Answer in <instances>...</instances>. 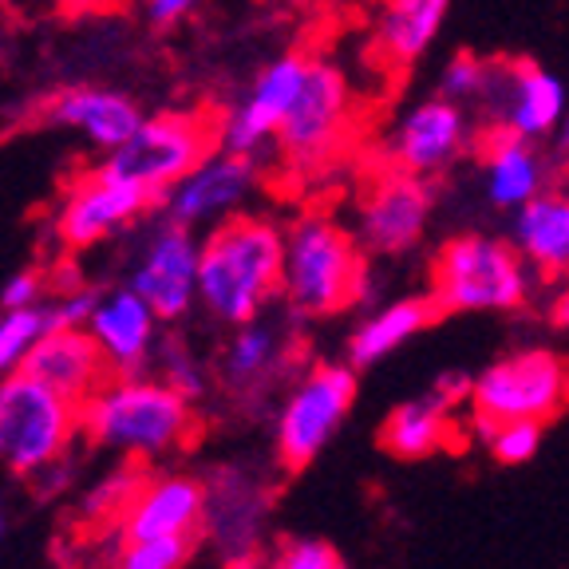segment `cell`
Here are the masks:
<instances>
[{
  "label": "cell",
  "mask_w": 569,
  "mask_h": 569,
  "mask_svg": "<svg viewBox=\"0 0 569 569\" xmlns=\"http://www.w3.org/2000/svg\"><path fill=\"white\" fill-rule=\"evenodd\" d=\"M284 226L269 213L241 210L202 233L198 305L218 325H249L281 297Z\"/></svg>",
  "instance_id": "cell-1"
},
{
  "label": "cell",
  "mask_w": 569,
  "mask_h": 569,
  "mask_svg": "<svg viewBox=\"0 0 569 569\" xmlns=\"http://www.w3.org/2000/svg\"><path fill=\"white\" fill-rule=\"evenodd\" d=\"M194 400L170 388L162 376H107L80 403V431L88 443L123 459L151 462L174 455L194 431Z\"/></svg>",
  "instance_id": "cell-2"
},
{
  "label": "cell",
  "mask_w": 569,
  "mask_h": 569,
  "mask_svg": "<svg viewBox=\"0 0 569 569\" xmlns=\"http://www.w3.org/2000/svg\"><path fill=\"white\" fill-rule=\"evenodd\" d=\"M368 253L329 210H305L284 226L281 301L293 317H337L368 293Z\"/></svg>",
  "instance_id": "cell-3"
},
{
  "label": "cell",
  "mask_w": 569,
  "mask_h": 569,
  "mask_svg": "<svg viewBox=\"0 0 569 569\" xmlns=\"http://www.w3.org/2000/svg\"><path fill=\"white\" fill-rule=\"evenodd\" d=\"M427 293L439 312H518L530 305L533 269L510 238L459 233L436 249Z\"/></svg>",
  "instance_id": "cell-4"
},
{
  "label": "cell",
  "mask_w": 569,
  "mask_h": 569,
  "mask_svg": "<svg viewBox=\"0 0 569 569\" xmlns=\"http://www.w3.org/2000/svg\"><path fill=\"white\" fill-rule=\"evenodd\" d=\"M80 431V400L32 372L0 376V471L40 475L68 455Z\"/></svg>",
  "instance_id": "cell-5"
},
{
  "label": "cell",
  "mask_w": 569,
  "mask_h": 569,
  "mask_svg": "<svg viewBox=\"0 0 569 569\" xmlns=\"http://www.w3.org/2000/svg\"><path fill=\"white\" fill-rule=\"evenodd\" d=\"M218 127L222 116H213L206 107L194 111H159V116H147L139 123V131L103 159V167L111 174L127 178L134 187L151 190L162 202L178 178L190 174L206 154H213L222 142H218Z\"/></svg>",
  "instance_id": "cell-6"
},
{
  "label": "cell",
  "mask_w": 569,
  "mask_h": 569,
  "mask_svg": "<svg viewBox=\"0 0 569 569\" xmlns=\"http://www.w3.org/2000/svg\"><path fill=\"white\" fill-rule=\"evenodd\" d=\"M356 119V91L348 71L329 56H312L309 80L284 116L277 154L297 170H320L337 159Z\"/></svg>",
  "instance_id": "cell-7"
},
{
  "label": "cell",
  "mask_w": 569,
  "mask_h": 569,
  "mask_svg": "<svg viewBox=\"0 0 569 569\" xmlns=\"http://www.w3.org/2000/svg\"><path fill=\"white\" fill-rule=\"evenodd\" d=\"M471 408L490 419L550 423L569 408V360L553 348H518L498 356L471 380Z\"/></svg>",
  "instance_id": "cell-8"
},
{
  "label": "cell",
  "mask_w": 569,
  "mask_h": 569,
  "mask_svg": "<svg viewBox=\"0 0 569 569\" xmlns=\"http://www.w3.org/2000/svg\"><path fill=\"white\" fill-rule=\"evenodd\" d=\"M566 103V83L550 68L526 60V56H495L475 111H479L487 131H510L522 139L546 142L569 116Z\"/></svg>",
  "instance_id": "cell-9"
},
{
  "label": "cell",
  "mask_w": 569,
  "mask_h": 569,
  "mask_svg": "<svg viewBox=\"0 0 569 569\" xmlns=\"http://www.w3.org/2000/svg\"><path fill=\"white\" fill-rule=\"evenodd\" d=\"M356 403V368L348 365H317L301 376L281 403L273 427V451L281 467L305 471L325 447L337 439L348 411Z\"/></svg>",
  "instance_id": "cell-10"
},
{
  "label": "cell",
  "mask_w": 569,
  "mask_h": 569,
  "mask_svg": "<svg viewBox=\"0 0 569 569\" xmlns=\"http://www.w3.org/2000/svg\"><path fill=\"white\" fill-rule=\"evenodd\" d=\"M479 147L475 134V119L467 116V107L451 103L443 96L416 99L403 107L400 116L391 119V127L380 134V154L388 167L408 170L419 178H439L462 162Z\"/></svg>",
  "instance_id": "cell-11"
},
{
  "label": "cell",
  "mask_w": 569,
  "mask_h": 569,
  "mask_svg": "<svg viewBox=\"0 0 569 569\" xmlns=\"http://www.w3.org/2000/svg\"><path fill=\"white\" fill-rule=\"evenodd\" d=\"M431 213H436L431 178L388 167L356 198L352 233L368 258H403L427 238Z\"/></svg>",
  "instance_id": "cell-12"
},
{
  "label": "cell",
  "mask_w": 569,
  "mask_h": 569,
  "mask_svg": "<svg viewBox=\"0 0 569 569\" xmlns=\"http://www.w3.org/2000/svg\"><path fill=\"white\" fill-rule=\"evenodd\" d=\"M198 258H202V238L162 213L142 233L139 253L127 269V284L151 301L162 325H174L198 305Z\"/></svg>",
  "instance_id": "cell-13"
},
{
  "label": "cell",
  "mask_w": 569,
  "mask_h": 569,
  "mask_svg": "<svg viewBox=\"0 0 569 569\" xmlns=\"http://www.w3.org/2000/svg\"><path fill=\"white\" fill-rule=\"evenodd\" d=\"M309 68L312 60L305 52H281L277 60H269L258 71V80L249 83L246 96L222 116V127H218L222 151L249 154L258 162L266 151H277V134L309 80Z\"/></svg>",
  "instance_id": "cell-14"
},
{
  "label": "cell",
  "mask_w": 569,
  "mask_h": 569,
  "mask_svg": "<svg viewBox=\"0 0 569 569\" xmlns=\"http://www.w3.org/2000/svg\"><path fill=\"white\" fill-rule=\"evenodd\" d=\"M261 187V162L249 154L218 151L206 154L190 174H182L174 187L162 194L159 210L190 230H210L233 213L246 210V202Z\"/></svg>",
  "instance_id": "cell-15"
},
{
  "label": "cell",
  "mask_w": 569,
  "mask_h": 569,
  "mask_svg": "<svg viewBox=\"0 0 569 569\" xmlns=\"http://www.w3.org/2000/svg\"><path fill=\"white\" fill-rule=\"evenodd\" d=\"M151 206H159V198L151 190H142L134 182H127V178L111 174L99 162L96 170L80 174L68 187L60 210H56V233H60L63 246L91 249L111 238V233L134 226L142 213H151Z\"/></svg>",
  "instance_id": "cell-16"
},
{
  "label": "cell",
  "mask_w": 569,
  "mask_h": 569,
  "mask_svg": "<svg viewBox=\"0 0 569 569\" xmlns=\"http://www.w3.org/2000/svg\"><path fill=\"white\" fill-rule=\"evenodd\" d=\"M159 312L142 293H134L131 284H116L99 293L96 309H91L88 332L96 337L99 352H103L111 376H134L147 372L151 356L159 352Z\"/></svg>",
  "instance_id": "cell-17"
},
{
  "label": "cell",
  "mask_w": 569,
  "mask_h": 569,
  "mask_svg": "<svg viewBox=\"0 0 569 569\" xmlns=\"http://www.w3.org/2000/svg\"><path fill=\"white\" fill-rule=\"evenodd\" d=\"M479 154L482 198L490 210L515 213L530 198H538L550 182L553 159L542 151V142L522 139L510 131H487L475 147Z\"/></svg>",
  "instance_id": "cell-18"
},
{
  "label": "cell",
  "mask_w": 569,
  "mask_h": 569,
  "mask_svg": "<svg viewBox=\"0 0 569 569\" xmlns=\"http://www.w3.org/2000/svg\"><path fill=\"white\" fill-rule=\"evenodd\" d=\"M455 0H380L372 20V56L388 71H408L443 36Z\"/></svg>",
  "instance_id": "cell-19"
},
{
  "label": "cell",
  "mask_w": 569,
  "mask_h": 569,
  "mask_svg": "<svg viewBox=\"0 0 569 569\" xmlns=\"http://www.w3.org/2000/svg\"><path fill=\"white\" fill-rule=\"evenodd\" d=\"M48 119L63 131H76L96 147V151L111 154L119 151L147 116L139 111L131 96L111 88H63L60 96H52L48 103Z\"/></svg>",
  "instance_id": "cell-20"
},
{
  "label": "cell",
  "mask_w": 569,
  "mask_h": 569,
  "mask_svg": "<svg viewBox=\"0 0 569 569\" xmlns=\"http://www.w3.org/2000/svg\"><path fill=\"white\" fill-rule=\"evenodd\" d=\"M206 522V487L190 475L142 482L123 515V538H194Z\"/></svg>",
  "instance_id": "cell-21"
},
{
  "label": "cell",
  "mask_w": 569,
  "mask_h": 569,
  "mask_svg": "<svg viewBox=\"0 0 569 569\" xmlns=\"http://www.w3.org/2000/svg\"><path fill=\"white\" fill-rule=\"evenodd\" d=\"M24 372L40 376L56 391L83 403L91 391L103 388L111 368H107L103 352H99L96 337L88 329H48L28 356Z\"/></svg>",
  "instance_id": "cell-22"
},
{
  "label": "cell",
  "mask_w": 569,
  "mask_h": 569,
  "mask_svg": "<svg viewBox=\"0 0 569 569\" xmlns=\"http://www.w3.org/2000/svg\"><path fill=\"white\" fill-rule=\"evenodd\" d=\"M436 317H439V309H436V301H431V293L400 297V301L383 305V309H372L352 332H348L345 360L356 372L383 365L391 352H400L408 340H416L419 332L431 329Z\"/></svg>",
  "instance_id": "cell-23"
},
{
  "label": "cell",
  "mask_w": 569,
  "mask_h": 569,
  "mask_svg": "<svg viewBox=\"0 0 569 569\" xmlns=\"http://www.w3.org/2000/svg\"><path fill=\"white\" fill-rule=\"evenodd\" d=\"M510 241L518 246L533 273H569V190L546 187L538 198L510 213Z\"/></svg>",
  "instance_id": "cell-24"
},
{
  "label": "cell",
  "mask_w": 569,
  "mask_h": 569,
  "mask_svg": "<svg viewBox=\"0 0 569 569\" xmlns=\"http://www.w3.org/2000/svg\"><path fill=\"white\" fill-rule=\"evenodd\" d=\"M451 408L455 403L436 388L427 396H411L388 411L380 427V443L396 459H427V455L443 451L447 436H451Z\"/></svg>",
  "instance_id": "cell-25"
},
{
  "label": "cell",
  "mask_w": 569,
  "mask_h": 569,
  "mask_svg": "<svg viewBox=\"0 0 569 569\" xmlns=\"http://www.w3.org/2000/svg\"><path fill=\"white\" fill-rule=\"evenodd\" d=\"M284 365V332L266 317L238 325L222 348V380L233 391H253L273 380Z\"/></svg>",
  "instance_id": "cell-26"
},
{
  "label": "cell",
  "mask_w": 569,
  "mask_h": 569,
  "mask_svg": "<svg viewBox=\"0 0 569 569\" xmlns=\"http://www.w3.org/2000/svg\"><path fill=\"white\" fill-rule=\"evenodd\" d=\"M218 487L206 490V522L210 530L233 542V550H249L258 538V526L266 518V502L258 498V482L249 479L238 467H226L222 475H213Z\"/></svg>",
  "instance_id": "cell-27"
},
{
  "label": "cell",
  "mask_w": 569,
  "mask_h": 569,
  "mask_svg": "<svg viewBox=\"0 0 569 569\" xmlns=\"http://www.w3.org/2000/svg\"><path fill=\"white\" fill-rule=\"evenodd\" d=\"M475 439L490 451V459L502 462V467H522L533 455L542 451L546 439V423L538 419H490L475 411L471 419Z\"/></svg>",
  "instance_id": "cell-28"
},
{
  "label": "cell",
  "mask_w": 569,
  "mask_h": 569,
  "mask_svg": "<svg viewBox=\"0 0 569 569\" xmlns=\"http://www.w3.org/2000/svg\"><path fill=\"white\" fill-rule=\"evenodd\" d=\"M52 329L48 305H28V309H0V376L20 372L28 365L32 348Z\"/></svg>",
  "instance_id": "cell-29"
},
{
  "label": "cell",
  "mask_w": 569,
  "mask_h": 569,
  "mask_svg": "<svg viewBox=\"0 0 569 569\" xmlns=\"http://www.w3.org/2000/svg\"><path fill=\"white\" fill-rule=\"evenodd\" d=\"M194 538H123L111 569H182Z\"/></svg>",
  "instance_id": "cell-30"
},
{
  "label": "cell",
  "mask_w": 569,
  "mask_h": 569,
  "mask_svg": "<svg viewBox=\"0 0 569 569\" xmlns=\"http://www.w3.org/2000/svg\"><path fill=\"white\" fill-rule=\"evenodd\" d=\"M487 68L490 60L475 52H451L439 68V80H436V96L451 99V103H462V107H475L487 88Z\"/></svg>",
  "instance_id": "cell-31"
},
{
  "label": "cell",
  "mask_w": 569,
  "mask_h": 569,
  "mask_svg": "<svg viewBox=\"0 0 569 569\" xmlns=\"http://www.w3.org/2000/svg\"><path fill=\"white\" fill-rule=\"evenodd\" d=\"M139 471H119V475H111V479H103L96 490L88 495V518H116L119 515V522H123V515H127V507L134 502V495H139Z\"/></svg>",
  "instance_id": "cell-32"
},
{
  "label": "cell",
  "mask_w": 569,
  "mask_h": 569,
  "mask_svg": "<svg viewBox=\"0 0 569 569\" xmlns=\"http://www.w3.org/2000/svg\"><path fill=\"white\" fill-rule=\"evenodd\" d=\"M154 356H159V365H162L159 376L170 383V388H178L187 400H198V396H202V391H206V372L198 368V360L187 352V348L174 345V340H170V345H162V340H159V352H154Z\"/></svg>",
  "instance_id": "cell-33"
},
{
  "label": "cell",
  "mask_w": 569,
  "mask_h": 569,
  "mask_svg": "<svg viewBox=\"0 0 569 569\" xmlns=\"http://www.w3.org/2000/svg\"><path fill=\"white\" fill-rule=\"evenodd\" d=\"M273 569H345V561L337 558V550L317 538H301V542H289L277 553Z\"/></svg>",
  "instance_id": "cell-34"
},
{
  "label": "cell",
  "mask_w": 569,
  "mask_h": 569,
  "mask_svg": "<svg viewBox=\"0 0 569 569\" xmlns=\"http://www.w3.org/2000/svg\"><path fill=\"white\" fill-rule=\"evenodd\" d=\"M96 301H99V293H91V289H71V293H60L52 305H48V320H52V329H88Z\"/></svg>",
  "instance_id": "cell-35"
},
{
  "label": "cell",
  "mask_w": 569,
  "mask_h": 569,
  "mask_svg": "<svg viewBox=\"0 0 569 569\" xmlns=\"http://www.w3.org/2000/svg\"><path fill=\"white\" fill-rule=\"evenodd\" d=\"M40 297H44V277L36 269H20L0 289V309H28V305H40Z\"/></svg>",
  "instance_id": "cell-36"
},
{
  "label": "cell",
  "mask_w": 569,
  "mask_h": 569,
  "mask_svg": "<svg viewBox=\"0 0 569 569\" xmlns=\"http://www.w3.org/2000/svg\"><path fill=\"white\" fill-rule=\"evenodd\" d=\"M198 4H202V0H142L147 20H151L154 28H170V24H178V20H187Z\"/></svg>",
  "instance_id": "cell-37"
},
{
  "label": "cell",
  "mask_w": 569,
  "mask_h": 569,
  "mask_svg": "<svg viewBox=\"0 0 569 569\" xmlns=\"http://www.w3.org/2000/svg\"><path fill=\"white\" fill-rule=\"evenodd\" d=\"M546 142H550V159H553V162H569V116L561 119L558 131H553Z\"/></svg>",
  "instance_id": "cell-38"
},
{
  "label": "cell",
  "mask_w": 569,
  "mask_h": 569,
  "mask_svg": "<svg viewBox=\"0 0 569 569\" xmlns=\"http://www.w3.org/2000/svg\"><path fill=\"white\" fill-rule=\"evenodd\" d=\"M553 325H558V329H566V332H569V289L558 297V305H553Z\"/></svg>",
  "instance_id": "cell-39"
},
{
  "label": "cell",
  "mask_w": 569,
  "mask_h": 569,
  "mask_svg": "<svg viewBox=\"0 0 569 569\" xmlns=\"http://www.w3.org/2000/svg\"><path fill=\"white\" fill-rule=\"evenodd\" d=\"M0 542H4V510H0Z\"/></svg>",
  "instance_id": "cell-40"
}]
</instances>
